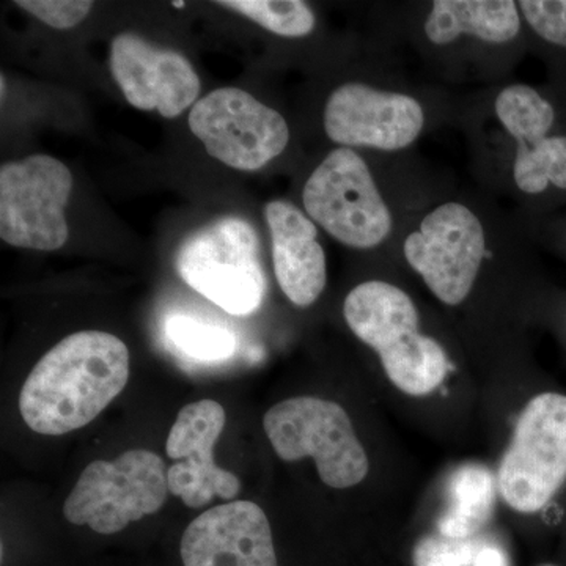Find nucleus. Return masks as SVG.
I'll return each instance as SVG.
<instances>
[{"mask_svg": "<svg viewBox=\"0 0 566 566\" xmlns=\"http://www.w3.org/2000/svg\"><path fill=\"white\" fill-rule=\"evenodd\" d=\"M129 349L102 331L71 334L44 354L20 394V412L35 433L62 436L93 422L123 392Z\"/></svg>", "mask_w": 566, "mask_h": 566, "instance_id": "1", "label": "nucleus"}, {"mask_svg": "<svg viewBox=\"0 0 566 566\" xmlns=\"http://www.w3.org/2000/svg\"><path fill=\"white\" fill-rule=\"evenodd\" d=\"M344 315L354 335L379 354L401 392L422 397L444 381L447 354L419 333V312L403 290L381 281L360 283L346 296Z\"/></svg>", "mask_w": 566, "mask_h": 566, "instance_id": "2", "label": "nucleus"}, {"mask_svg": "<svg viewBox=\"0 0 566 566\" xmlns=\"http://www.w3.org/2000/svg\"><path fill=\"white\" fill-rule=\"evenodd\" d=\"M166 463L145 449L128 450L114 461H93L63 505L74 526L112 535L142 517L155 515L169 494Z\"/></svg>", "mask_w": 566, "mask_h": 566, "instance_id": "3", "label": "nucleus"}, {"mask_svg": "<svg viewBox=\"0 0 566 566\" xmlns=\"http://www.w3.org/2000/svg\"><path fill=\"white\" fill-rule=\"evenodd\" d=\"M259 248L251 223L222 218L186 238L177 255L178 274L227 314L251 315L266 294Z\"/></svg>", "mask_w": 566, "mask_h": 566, "instance_id": "4", "label": "nucleus"}, {"mask_svg": "<svg viewBox=\"0 0 566 566\" xmlns=\"http://www.w3.org/2000/svg\"><path fill=\"white\" fill-rule=\"evenodd\" d=\"M264 431L283 461L314 458L319 479L345 490L363 482L368 458L340 405L318 397L281 401L264 415Z\"/></svg>", "mask_w": 566, "mask_h": 566, "instance_id": "5", "label": "nucleus"}, {"mask_svg": "<svg viewBox=\"0 0 566 566\" xmlns=\"http://www.w3.org/2000/svg\"><path fill=\"white\" fill-rule=\"evenodd\" d=\"M303 202L312 221L349 248H376L392 232L389 207L367 163L352 148L324 158L305 182Z\"/></svg>", "mask_w": 566, "mask_h": 566, "instance_id": "6", "label": "nucleus"}, {"mask_svg": "<svg viewBox=\"0 0 566 566\" xmlns=\"http://www.w3.org/2000/svg\"><path fill=\"white\" fill-rule=\"evenodd\" d=\"M566 480V397L532 398L499 468V491L520 513L539 512Z\"/></svg>", "mask_w": 566, "mask_h": 566, "instance_id": "7", "label": "nucleus"}, {"mask_svg": "<svg viewBox=\"0 0 566 566\" xmlns=\"http://www.w3.org/2000/svg\"><path fill=\"white\" fill-rule=\"evenodd\" d=\"M73 189L69 167L48 155L0 169V238L13 248L57 251L69 240L65 208Z\"/></svg>", "mask_w": 566, "mask_h": 566, "instance_id": "8", "label": "nucleus"}, {"mask_svg": "<svg viewBox=\"0 0 566 566\" xmlns=\"http://www.w3.org/2000/svg\"><path fill=\"white\" fill-rule=\"evenodd\" d=\"M189 126L212 158L245 172L273 161L290 140L289 125L277 111L233 87L208 93L193 104Z\"/></svg>", "mask_w": 566, "mask_h": 566, "instance_id": "9", "label": "nucleus"}, {"mask_svg": "<svg viewBox=\"0 0 566 566\" xmlns=\"http://www.w3.org/2000/svg\"><path fill=\"white\" fill-rule=\"evenodd\" d=\"M403 252L441 303L458 305L471 293L486 256L485 230L465 205H439L408 234Z\"/></svg>", "mask_w": 566, "mask_h": 566, "instance_id": "10", "label": "nucleus"}, {"mask_svg": "<svg viewBox=\"0 0 566 566\" xmlns=\"http://www.w3.org/2000/svg\"><path fill=\"white\" fill-rule=\"evenodd\" d=\"M223 427L226 409L203 398L178 412L167 436V457L175 461L167 472L169 491L189 509H202L214 497L232 501L240 494V479L214 463V446Z\"/></svg>", "mask_w": 566, "mask_h": 566, "instance_id": "11", "label": "nucleus"}, {"mask_svg": "<svg viewBox=\"0 0 566 566\" xmlns=\"http://www.w3.org/2000/svg\"><path fill=\"white\" fill-rule=\"evenodd\" d=\"M424 112L403 93L376 91L349 82L331 93L324 107V129L335 144L398 151L422 133Z\"/></svg>", "mask_w": 566, "mask_h": 566, "instance_id": "12", "label": "nucleus"}, {"mask_svg": "<svg viewBox=\"0 0 566 566\" xmlns=\"http://www.w3.org/2000/svg\"><path fill=\"white\" fill-rule=\"evenodd\" d=\"M109 63L112 76L136 109L175 118L199 96L200 80L191 62L178 52L153 46L136 33L115 36Z\"/></svg>", "mask_w": 566, "mask_h": 566, "instance_id": "13", "label": "nucleus"}, {"mask_svg": "<svg viewBox=\"0 0 566 566\" xmlns=\"http://www.w3.org/2000/svg\"><path fill=\"white\" fill-rule=\"evenodd\" d=\"M185 566H279L270 521L251 501L212 506L181 536Z\"/></svg>", "mask_w": 566, "mask_h": 566, "instance_id": "14", "label": "nucleus"}, {"mask_svg": "<svg viewBox=\"0 0 566 566\" xmlns=\"http://www.w3.org/2000/svg\"><path fill=\"white\" fill-rule=\"evenodd\" d=\"M273 243L274 274L283 294L297 307H308L326 286V255L314 221L285 200L266 205Z\"/></svg>", "mask_w": 566, "mask_h": 566, "instance_id": "15", "label": "nucleus"}, {"mask_svg": "<svg viewBox=\"0 0 566 566\" xmlns=\"http://www.w3.org/2000/svg\"><path fill=\"white\" fill-rule=\"evenodd\" d=\"M521 29L520 10L512 0H438L423 31L431 43L444 46L461 35L488 43H509Z\"/></svg>", "mask_w": 566, "mask_h": 566, "instance_id": "16", "label": "nucleus"}, {"mask_svg": "<svg viewBox=\"0 0 566 566\" xmlns=\"http://www.w3.org/2000/svg\"><path fill=\"white\" fill-rule=\"evenodd\" d=\"M449 506L438 521V531L447 538H472L490 520L494 502V479L482 464L458 468L447 485Z\"/></svg>", "mask_w": 566, "mask_h": 566, "instance_id": "17", "label": "nucleus"}, {"mask_svg": "<svg viewBox=\"0 0 566 566\" xmlns=\"http://www.w3.org/2000/svg\"><path fill=\"white\" fill-rule=\"evenodd\" d=\"M495 115L516 140L517 150L545 140L556 120V112L528 85H510L495 98Z\"/></svg>", "mask_w": 566, "mask_h": 566, "instance_id": "18", "label": "nucleus"}, {"mask_svg": "<svg viewBox=\"0 0 566 566\" xmlns=\"http://www.w3.org/2000/svg\"><path fill=\"white\" fill-rule=\"evenodd\" d=\"M166 334L178 353L197 363H221L230 359L237 349V338L229 329L191 316H170Z\"/></svg>", "mask_w": 566, "mask_h": 566, "instance_id": "19", "label": "nucleus"}, {"mask_svg": "<svg viewBox=\"0 0 566 566\" xmlns=\"http://www.w3.org/2000/svg\"><path fill=\"white\" fill-rule=\"evenodd\" d=\"M513 178L526 193L545 192L549 185L566 189V136L546 137L528 150H517Z\"/></svg>", "mask_w": 566, "mask_h": 566, "instance_id": "20", "label": "nucleus"}, {"mask_svg": "<svg viewBox=\"0 0 566 566\" xmlns=\"http://www.w3.org/2000/svg\"><path fill=\"white\" fill-rule=\"evenodd\" d=\"M286 39H301L315 28V14L301 0H222L216 2Z\"/></svg>", "mask_w": 566, "mask_h": 566, "instance_id": "21", "label": "nucleus"}, {"mask_svg": "<svg viewBox=\"0 0 566 566\" xmlns=\"http://www.w3.org/2000/svg\"><path fill=\"white\" fill-rule=\"evenodd\" d=\"M483 546L474 538L428 536L415 549L416 566H469L474 564Z\"/></svg>", "mask_w": 566, "mask_h": 566, "instance_id": "22", "label": "nucleus"}, {"mask_svg": "<svg viewBox=\"0 0 566 566\" xmlns=\"http://www.w3.org/2000/svg\"><path fill=\"white\" fill-rule=\"evenodd\" d=\"M517 6L536 35L566 48V0H523Z\"/></svg>", "mask_w": 566, "mask_h": 566, "instance_id": "23", "label": "nucleus"}, {"mask_svg": "<svg viewBox=\"0 0 566 566\" xmlns=\"http://www.w3.org/2000/svg\"><path fill=\"white\" fill-rule=\"evenodd\" d=\"M20 9L29 11L44 24L54 29H71L85 20L93 3L82 0H20Z\"/></svg>", "mask_w": 566, "mask_h": 566, "instance_id": "24", "label": "nucleus"}, {"mask_svg": "<svg viewBox=\"0 0 566 566\" xmlns=\"http://www.w3.org/2000/svg\"><path fill=\"white\" fill-rule=\"evenodd\" d=\"M474 566H509L504 551L495 546H483L476 556Z\"/></svg>", "mask_w": 566, "mask_h": 566, "instance_id": "25", "label": "nucleus"}, {"mask_svg": "<svg viewBox=\"0 0 566 566\" xmlns=\"http://www.w3.org/2000/svg\"><path fill=\"white\" fill-rule=\"evenodd\" d=\"M172 6L175 7V9H182V7L186 6L185 2H172Z\"/></svg>", "mask_w": 566, "mask_h": 566, "instance_id": "26", "label": "nucleus"}, {"mask_svg": "<svg viewBox=\"0 0 566 566\" xmlns=\"http://www.w3.org/2000/svg\"><path fill=\"white\" fill-rule=\"evenodd\" d=\"M6 96V80L2 77V98Z\"/></svg>", "mask_w": 566, "mask_h": 566, "instance_id": "27", "label": "nucleus"}]
</instances>
